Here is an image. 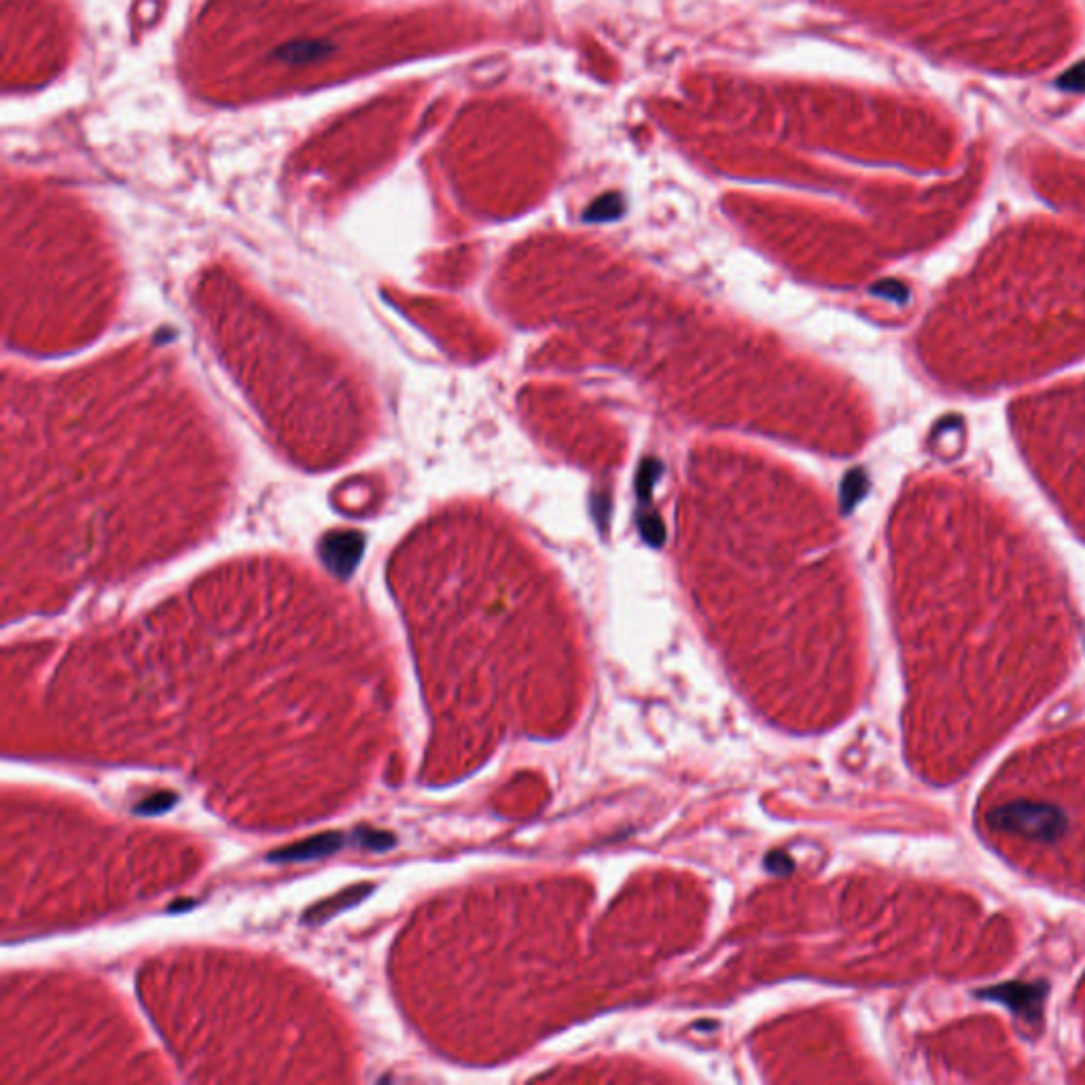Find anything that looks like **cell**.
Masks as SVG:
<instances>
[{"mask_svg": "<svg viewBox=\"0 0 1085 1085\" xmlns=\"http://www.w3.org/2000/svg\"><path fill=\"white\" fill-rule=\"evenodd\" d=\"M1085 354V240L1026 234L999 242L954 278L922 333L933 376L988 393Z\"/></svg>", "mask_w": 1085, "mask_h": 1085, "instance_id": "1", "label": "cell"}, {"mask_svg": "<svg viewBox=\"0 0 1085 1085\" xmlns=\"http://www.w3.org/2000/svg\"><path fill=\"white\" fill-rule=\"evenodd\" d=\"M1011 426L1041 486L1085 539V378L1022 397Z\"/></svg>", "mask_w": 1085, "mask_h": 1085, "instance_id": "2", "label": "cell"}, {"mask_svg": "<svg viewBox=\"0 0 1085 1085\" xmlns=\"http://www.w3.org/2000/svg\"><path fill=\"white\" fill-rule=\"evenodd\" d=\"M350 840L354 842V833L350 838V835L342 831H327L320 835H312V838L308 840L282 846L276 852H272L268 859L274 863H301V861L323 859V857L335 855L337 850H344L350 844Z\"/></svg>", "mask_w": 1085, "mask_h": 1085, "instance_id": "3", "label": "cell"}, {"mask_svg": "<svg viewBox=\"0 0 1085 1085\" xmlns=\"http://www.w3.org/2000/svg\"><path fill=\"white\" fill-rule=\"evenodd\" d=\"M373 884H354V886H348L344 888L342 893H337L325 901H320L316 905H312L310 910L304 914V922L308 924H318V922H325L333 916H337L340 912L348 910V907L357 905L359 901H363L371 891H373Z\"/></svg>", "mask_w": 1085, "mask_h": 1085, "instance_id": "4", "label": "cell"}, {"mask_svg": "<svg viewBox=\"0 0 1085 1085\" xmlns=\"http://www.w3.org/2000/svg\"><path fill=\"white\" fill-rule=\"evenodd\" d=\"M354 844H359L361 848L365 850H376V852H384L388 848H393L397 844V838L390 831H384V829H369V827H359L354 829Z\"/></svg>", "mask_w": 1085, "mask_h": 1085, "instance_id": "5", "label": "cell"}, {"mask_svg": "<svg viewBox=\"0 0 1085 1085\" xmlns=\"http://www.w3.org/2000/svg\"><path fill=\"white\" fill-rule=\"evenodd\" d=\"M176 804H179V795L172 791H159L155 795H149L147 799H142V802L134 808V812L140 816H155V814L168 812Z\"/></svg>", "mask_w": 1085, "mask_h": 1085, "instance_id": "6", "label": "cell"}]
</instances>
